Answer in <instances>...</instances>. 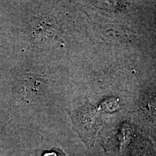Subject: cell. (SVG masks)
<instances>
[{
  "label": "cell",
  "instance_id": "cell-1",
  "mask_svg": "<svg viewBox=\"0 0 156 156\" xmlns=\"http://www.w3.org/2000/svg\"><path fill=\"white\" fill-rule=\"evenodd\" d=\"M56 87L53 69L34 63L30 56L20 54L0 80V117L12 124L34 114L51 103Z\"/></svg>",
  "mask_w": 156,
  "mask_h": 156
},
{
  "label": "cell",
  "instance_id": "cell-2",
  "mask_svg": "<svg viewBox=\"0 0 156 156\" xmlns=\"http://www.w3.org/2000/svg\"><path fill=\"white\" fill-rule=\"evenodd\" d=\"M20 56L17 46V1L0 0V80Z\"/></svg>",
  "mask_w": 156,
  "mask_h": 156
},
{
  "label": "cell",
  "instance_id": "cell-3",
  "mask_svg": "<svg viewBox=\"0 0 156 156\" xmlns=\"http://www.w3.org/2000/svg\"><path fill=\"white\" fill-rule=\"evenodd\" d=\"M141 108L145 114H156V93H148L142 98Z\"/></svg>",
  "mask_w": 156,
  "mask_h": 156
},
{
  "label": "cell",
  "instance_id": "cell-4",
  "mask_svg": "<svg viewBox=\"0 0 156 156\" xmlns=\"http://www.w3.org/2000/svg\"><path fill=\"white\" fill-rule=\"evenodd\" d=\"M44 156H58L55 153H52V152H50V153H47L44 154Z\"/></svg>",
  "mask_w": 156,
  "mask_h": 156
}]
</instances>
